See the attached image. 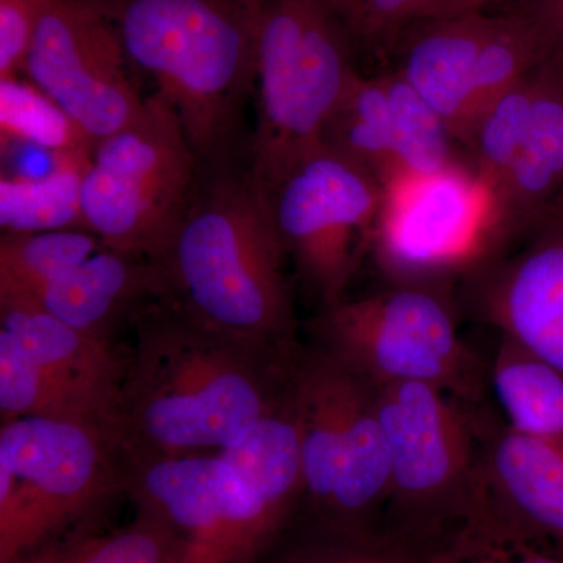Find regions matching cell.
<instances>
[{"mask_svg": "<svg viewBox=\"0 0 563 563\" xmlns=\"http://www.w3.org/2000/svg\"><path fill=\"white\" fill-rule=\"evenodd\" d=\"M0 140L32 144L52 157L90 154L92 141L41 88L21 76L0 79Z\"/></svg>", "mask_w": 563, "mask_h": 563, "instance_id": "4316f807", "label": "cell"}, {"mask_svg": "<svg viewBox=\"0 0 563 563\" xmlns=\"http://www.w3.org/2000/svg\"><path fill=\"white\" fill-rule=\"evenodd\" d=\"M433 553L387 531L296 533L262 563H429Z\"/></svg>", "mask_w": 563, "mask_h": 563, "instance_id": "f1b7e54d", "label": "cell"}, {"mask_svg": "<svg viewBox=\"0 0 563 563\" xmlns=\"http://www.w3.org/2000/svg\"><path fill=\"white\" fill-rule=\"evenodd\" d=\"M0 329L21 343L55 379L118 424L131 350L111 336L84 331L44 310L25 292L0 288Z\"/></svg>", "mask_w": 563, "mask_h": 563, "instance_id": "2e32d148", "label": "cell"}, {"mask_svg": "<svg viewBox=\"0 0 563 563\" xmlns=\"http://www.w3.org/2000/svg\"><path fill=\"white\" fill-rule=\"evenodd\" d=\"M531 120L509 179L492 202L503 246L553 221L563 188V63L547 58L532 74Z\"/></svg>", "mask_w": 563, "mask_h": 563, "instance_id": "e0dca14e", "label": "cell"}, {"mask_svg": "<svg viewBox=\"0 0 563 563\" xmlns=\"http://www.w3.org/2000/svg\"><path fill=\"white\" fill-rule=\"evenodd\" d=\"M484 517L501 540L510 563H563V554L555 551L551 544L532 542L523 537L514 536L496 523L490 515L485 514Z\"/></svg>", "mask_w": 563, "mask_h": 563, "instance_id": "836d02e7", "label": "cell"}, {"mask_svg": "<svg viewBox=\"0 0 563 563\" xmlns=\"http://www.w3.org/2000/svg\"><path fill=\"white\" fill-rule=\"evenodd\" d=\"M352 40L368 44L396 43L410 24L422 20L433 0H329Z\"/></svg>", "mask_w": 563, "mask_h": 563, "instance_id": "f546056e", "label": "cell"}, {"mask_svg": "<svg viewBox=\"0 0 563 563\" xmlns=\"http://www.w3.org/2000/svg\"><path fill=\"white\" fill-rule=\"evenodd\" d=\"M0 418H49L95 426L117 437V429L90 401L55 379L33 361L11 333L0 329ZM118 442V440H117Z\"/></svg>", "mask_w": 563, "mask_h": 563, "instance_id": "603a6c76", "label": "cell"}, {"mask_svg": "<svg viewBox=\"0 0 563 563\" xmlns=\"http://www.w3.org/2000/svg\"><path fill=\"white\" fill-rule=\"evenodd\" d=\"M201 169L179 114L155 92L131 124L92 144L81 181L85 229L110 250L158 261Z\"/></svg>", "mask_w": 563, "mask_h": 563, "instance_id": "9c48e42d", "label": "cell"}, {"mask_svg": "<svg viewBox=\"0 0 563 563\" xmlns=\"http://www.w3.org/2000/svg\"><path fill=\"white\" fill-rule=\"evenodd\" d=\"M533 70L485 107L465 141L476 166L474 176L490 202L503 191L523 146L531 120Z\"/></svg>", "mask_w": 563, "mask_h": 563, "instance_id": "484cf974", "label": "cell"}, {"mask_svg": "<svg viewBox=\"0 0 563 563\" xmlns=\"http://www.w3.org/2000/svg\"><path fill=\"white\" fill-rule=\"evenodd\" d=\"M468 282L481 320L563 374V218Z\"/></svg>", "mask_w": 563, "mask_h": 563, "instance_id": "4fadbf2b", "label": "cell"}, {"mask_svg": "<svg viewBox=\"0 0 563 563\" xmlns=\"http://www.w3.org/2000/svg\"><path fill=\"white\" fill-rule=\"evenodd\" d=\"M318 346L366 383L424 384L474 407H485L488 362L459 333L442 292L426 285L324 307L314 324Z\"/></svg>", "mask_w": 563, "mask_h": 563, "instance_id": "ba28073f", "label": "cell"}, {"mask_svg": "<svg viewBox=\"0 0 563 563\" xmlns=\"http://www.w3.org/2000/svg\"><path fill=\"white\" fill-rule=\"evenodd\" d=\"M555 55H558L559 58H561V62L563 63V47L561 51L554 52Z\"/></svg>", "mask_w": 563, "mask_h": 563, "instance_id": "8d00e7d4", "label": "cell"}, {"mask_svg": "<svg viewBox=\"0 0 563 563\" xmlns=\"http://www.w3.org/2000/svg\"><path fill=\"white\" fill-rule=\"evenodd\" d=\"M179 114L202 168L225 166L255 87V0H96Z\"/></svg>", "mask_w": 563, "mask_h": 563, "instance_id": "3957f363", "label": "cell"}, {"mask_svg": "<svg viewBox=\"0 0 563 563\" xmlns=\"http://www.w3.org/2000/svg\"><path fill=\"white\" fill-rule=\"evenodd\" d=\"M162 291L155 262L103 246L40 290L25 295L62 321L113 339L114 325L132 321L146 303L161 299Z\"/></svg>", "mask_w": 563, "mask_h": 563, "instance_id": "d6986e66", "label": "cell"}, {"mask_svg": "<svg viewBox=\"0 0 563 563\" xmlns=\"http://www.w3.org/2000/svg\"><path fill=\"white\" fill-rule=\"evenodd\" d=\"M46 0H0V79L24 74Z\"/></svg>", "mask_w": 563, "mask_h": 563, "instance_id": "4dcf8cb0", "label": "cell"}, {"mask_svg": "<svg viewBox=\"0 0 563 563\" xmlns=\"http://www.w3.org/2000/svg\"><path fill=\"white\" fill-rule=\"evenodd\" d=\"M118 410L121 455L218 454L291 395L301 346L240 342L155 299L132 318Z\"/></svg>", "mask_w": 563, "mask_h": 563, "instance_id": "6da1fadb", "label": "cell"}, {"mask_svg": "<svg viewBox=\"0 0 563 563\" xmlns=\"http://www.w3.org/2000/svg\"><path fill=\"white\" fill-rule=\"evenodd\" d=\"M124 495L176 542L179 563H262L291 532L290 485L236 472L220 454L122 455Z\"/></svg>", "mask_w": 563, "mask_h": 563, "instance_id": "8992f818", "label": "cell"}, {"mask_svg": "<svg viewBox=\"0 0 563 563\" xmlns=\"http://www.w3.org/2000/svg\"><path fill=\"white\" fill-rule=\"evenodd\" d=\"M488 388L510 431L563 442V374L553 365L499 336L488 362Z\"/></svg>", "mask_w": 563, "mask_h": 563, "instance_id": "ffe728a7", "label": "cell"}, {"mask_svg": "<svg viewBox=\"0 0 563 563\" xmlns=\"http://www.w3.org/2000/svg\"><path fill=\"white\" fill-rule=\"evenodd\" d=\"M504 9L517 11L531 21L551 52L563 47V0H507Z\"/></svg>", "mask_w": 563, "mask_h": 563, "instance_id": "d6a6232c", "label": "cell"}, {"mask_svg": "<svg viewBox=\"0 0 563 563\" xmlns=\"http://www.w3.org/2000/svg\"><path fill=\"white\" fill-rule=\"evenodd\" d=\"M361 384L362 377L328 352L302 347L291 399L301 444L303 499L290 536L320 531L328 520L342 479L352 404Z\"/></svg>", "mask_w": 563, "mask_h": 563, "instance_id": "5bb4252c", "label": "cell"}, {"mask_svg": "<svg viewBox=\"0 0 563 563\" xmlns=\"http://www.w3.org/2000/svg\"><path fill=\"white\" fill-rule=\"evenodd\" d=\"M321 144L373 174L384 190L399 180L384 76H352L325 122Z\"/></svg>", "mask_w": 563, "mask_h": 563, "instance_id": "44dd1931", "label": "cell"}, {"mask_svg": "<svg viewBox=\"0 0 563 563\" xmlns=\"http://www.w3.org/2000/svg\"><path fill=\"white\" fill-rule=\"evenodd\" d=\"M374 390L390 454L383 529L437 553L484 509L490 412L424 384Z\"/></svg>", "mask_w": 563, "mask_h": 563, "instance_id": "277c9868", "label": "cell"}, {"mask_svg": "<svg viewBox=\"0 0 563 563\" xmlns=\"http://www.w3.org/2000/svg\"><path fill=\"white\" fill-rule=\"evenodd\" d=\"M429 563H510L506 548L484 515L432 555Z\"/></svg>", "mask_w": 563, "mask_h": 563, "instance_id": "1f68e13d", "label": "cell"}, {"mask_svg": "<svg viewBox=\"0 0 563 563\" xmlns=\"http://www.w3.org/2000/svg\"><path fill=\"white\" fill-rule=\"evenodd\" d=\"M390 106L393 147L399 180L431 179L459 168L454 136L443 118L402 79L398 70L385 74Z\"/></svg>", "mask_w": 563, "mask_h": 563, "instance_id": "d4e9b609", "label": "cell"}, {"mask_svg": "<svg viewBox=\"0 0 563 563\" xmlns=\"http://www.w3.org/2000/svg\"><path fill=\"white\" fill-rule=\"evenodd\" d=\"M476 179L459 166L385 188L372 239L380 268L396 284L435 287L451 276L472 279L501 258L490 222L465 211Z\"/></svg>", "mask_w": 563, "mask_h": 563, "instance_id": "7c38bea8", "label": "cell"}, {"mask_svg": "<svg viewBox=\"0 0 563 563\" xmlns=\"http://www.w3.org/2000/svg\"><path fill=\"white\" fill-rule=\"evenodd\" d=\"M90 154L54 158V166L43 176L3 174L0 177L2 233L87 231L81 214V181Z\"/></svg>", "mask_w": 563, "mask_h": 563, "instance_id": "7402d4cb", "label": "cell"}, {"mask_svg": "<svg viewBox=\"0 0 563 563\" xmlns=\"http://www.w3.org/2000/svg\"><path fill=\"white\" fill-rule=\"evenodd\" d=\"M287 257L272 198L250 168H202L172 242L155 261L161 299L240 342L295 350Z\"/></svg>", "mask_w": 563, "mask_h": 563, "instance_id": "7a4b0ae2", "label": "cell"}, {"mask_svg": "<svg viewBox=\"0 0 563 563\" xmlns=\"http://www.w3.org/2000/svg\"><path fill=\"white\" fill-rule=\"evenodd\" d=\"M124 495L117 437L49 418H18L0 428V563L96 521L109 520Z\"/></svg>", "mask_w": 563, "mask_h": 563, "instance_id": "52a82bcc", "label": "cell"}, {"mask_svg": "<svg viewBox=\"0 0 563 563\" xmlns=\"http://www.w3.org/2000/svg\"><path fill=\"white\" fill-rule=\"evenodd\" d=\"M495 25V11L424 18L398 36V73L461 141L474 70Z\"/></svg>", "mask_w": 563, "mask_h": 563, "instance_id": "ac0fdd59", "label": "cell"}, {"mask_svg": "<svg viewBox=\"0 0 563 563\" xmlns=\"http://www.w3.org/2000/svg\"><path fill=\"white\" fill-rule=\"evenodd\" d=\"M103 246L99 236L81 229L2 233L0 288L32 295Z\"/></svg>", "mask_w": 563, "mask_h": 563, "instance_id": "83f0119b", "label": "cell"}, {"mask_svg": "<svg viewBox=\"0 0 563 563\" xmlns=\"http://www.w3.org/2000/svg\"><path fill=\"white\" fill-rule=\"evenodd\" d=\"M484 507L506 531L563 554V442L510 431L488 417Z\"/></svg>", "mask_w": 563, "mask_h": 563, "instance_id": "9a60e30c", "label": "cell"}, {"mask_svg": "<svg viewBox=\"0 0 563 563\" xmlns=\"http://www.w3.org/2000/svg\"><path fill=\"white\" fill-rule=\"evenodd\" d=\"M352 36L329 0H255L258 117L250 172L272 198L322 131L355 70Z\"/></svg>", "mask_w": 563, "mask_h": 563, "instance_id": "5b68a950", "label": "cell"}, {"mask_svg": "<svg viewBox=\"0 0 563 563\" xmlns=\"http://www.w3.org/2000/svg\"><path fill=\"white\" fill-rule=\"evenodd\" d=\"M506 2L507 0H433L424 18L457 16V14L473 13V11L492 10Z\"/></svg>", "mask_w": 563, "mask_h": 563, "instance_id": "e575fe53", "label": "cell"}, {"mask_svg": "<svg viewBox=\"0 0 563 563\" xmlns=\"http://www.w3.org/2000/svg\"><path fill=\"white\" fill-rule=\"evenodd\" d=\"M384 202L379 180L328 147L302 158L272 195L296 268L324 307L342 301Z\"/></svg>", "mask_w": 563, "mask_h": 563, "instance_id": "30bf717a", "label": "cell"}, {"mask_svg": "<svg viewBox=\"0 0 563 563\" xmlns=\"http://www.w3.org/2000/svg\"><path fill=\"white\" fill-rule=\"evenodd\" d=\"M11 563H179V553L172 533L135 510L129 523L81 526Z\"/></svg>", "mask_w": 563, "mask_h": 563, "instance_id": "cb8c5ba5", "label": "cell"}, {"mask_svg": "<svg viewBox=\"0 0 563 563\" xmlns=\"http://www.w3.org/2000/svg\"><path fill=\"white\" fill-rule=\"evenodd\" d=\"M553 218H563V188L561 195H559L558 201H555Z\"/></svg>", "mask_w": 563, "mask_h": 563, "instance_id": "d590c367", "label": "cell"}, {"mask_svg": "<svg viewBox=\"0 0 563 563\" xmlns=\"http://www.w3.org/2000/svg\"><path fill=\"white\" fill-rule=\"evenodd\" d=\"M128 52L96 0H46L24 74L98 143L143 111Z\"/></svg>", "mask_w": 563, "mask_h": 563, "instance_id": "8fae6325", "label": "cell"}]
</instances>
